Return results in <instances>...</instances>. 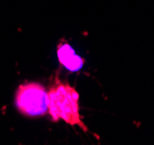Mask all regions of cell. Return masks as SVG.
Instances as JSON below:
<instances>
[{
    "label": "cell",
    "mask_w": 154,
    "mask_h": 145,
    "mask_svg": "<svg viewBox=\"0 0 154 145\" xmlns=\"http://www.w3.org/2000/svg\"><path fill=\"white\" fill-rule=\"evenodd\" d=\"M49 96V110L48 113L51 116L54 122L63 120L64 122L74 127L77 125L84 132H88L81 115L79 99L80 95L77 90L66 81H62L58 74H54L51 78L50 87L48 90Z\"/></svg>",
    "instance_id": "cell-1"
},
{
    "label": "cell",
    "mask_w": 154,
    "mask_h": 145,
    "mask_svg": "<svg viewBox=\"0 0 154 145\" xmlns=\"http://www.w3.org/2000/svg\"><path fill=\"white\" fill-rule=\"evenodd\" d=\"M15 106L24 116H44L49 110L48 91L38 83H24L20 85L15 93Z\"/></svg>",
    "instance_id": "cell-2"
},
{
    "label": "cell",
    "mask_w": 154,
    "mask_h": 145,
    "mask_svg": "<svg viewBox=\"0 0 154 145\" xmlns=\"http://www.w3.org/2000/svg\"><path fill=\"white\" fill-rule=\"evenodd\" d=\"M57 56H58L59 63L71 72L80 71L85 63L80 56L75 54L73 48L67 42H65V39H63L57 46Z\"/></svg>",
    "instance_id": "cell-3"
}]
</instances>
